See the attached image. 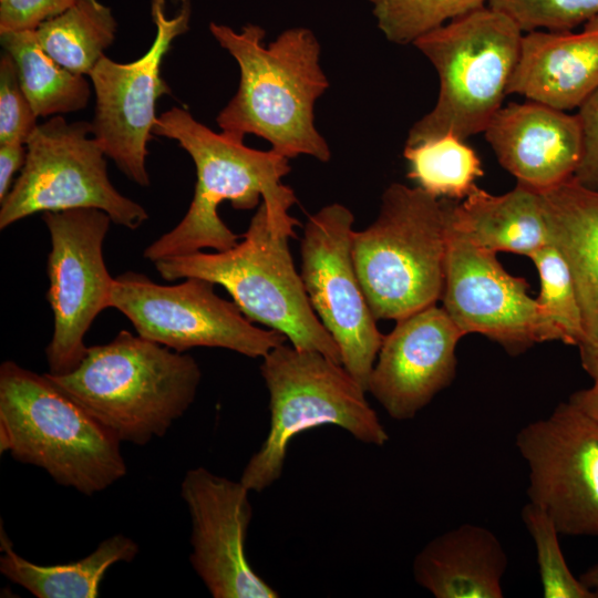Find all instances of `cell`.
I'll return each instance as SVG.
<instances>
[{
    "mask_svg": "<svg viewBox=\"0 0 598 598\" xmlns=\"http://www.w3.org/2000/svg\"><path fill=\"white\" fill-rule=\"evenodd\" d=\"M45 374L121 442L135 445L164 436L190 408L202 380L192 355L126 330L87 347L69 373Z\"/></svg>",
    "mask_w": 598,
    "mask_h": 598,
    "instance_id": "3957f363",
    "label": "cell"
},
{
    "mask_svg": "<svg viewBox=\"0 0 598 598\" xmlns=\"http://www.w3.org/2000/svg\"><path fill=\"white\" fill-rule=\"evenodd\" d=\"M117 23L110 7L99 0H78L61 14L41 23L37 38L55 62L89 76L115 39Z\"/></svg>",
    "mask_w": 598,
    "mask_h": 598,
    "instance_id": "d4e9b609",
    "label": "cell"
},
{
    "mask_svg": "<svg viewBox=\"0 0 598 598\" xmlns=\"http://www.w3.org/2000/svg\"><path fill=\"white\" fill-rule=\"evenodd\" d=\"M522 37L508 17L485 6L416 39L412 44L435 68L440 90L434 107L414 123L405 144L483 133L503 106Z\"/></svg>",
    "mask_w": 598,
    "mask_h": 598,
    "instance_id": "ba28073f",
    "label": "cell"
},
{
    "mask_svg": "<svg viewBox=\"0 0 598 598\" xmlns=\"http://www.w3.org/2000/svg\"><path fill=\"white\" fill-rule=\"evenodd\" d=\"M447 224L482 248L529 256L550 244L539 193L517 184L503 195L477 185L461 203L446 199Z\"/></svg>",
    "mask_w": 598,
    "mask_h": 598,
    "instance_id": "44dd1931",
    "label": "cell"
},
{
    "mask_svg": "<svg viewBox=\"0 0 598 598\" xmlns=\"http://www.w3.org/2000/svg\"><path fill=\"white\" fill-rule=\"evenodd\" d=\"M209 31L240 69L238 90L216 117L221 133L241 141L255 134L287 158L309 155L328 162L330 148L315 126L313 111L329 82L313 32L287 29L265 47L266 31L257 24L237 32L210 22Z\"/></svg>",
    "mask_w": 598,
    "mask_h": 598,
    "instance_id": "6da1fadb",
    "label": "cell"
},
{
    "mask_svg": "<svg viewBox=\"0 0 598 598\" xmlns=\"http://www.w3.org/2000/svg\"><path fill=\"white\" fill-rule=\"evenodd\" d=\"M42 218L51 240L47 298L54 318L45 355L48 373L60 375L78 367L87 349V330L111 308L114 278L105 266L103 243L112 220L96 208L45 212Z\"/></svg>",
    "mask_w": 598,
    "mask_h": 598,
    "instance_id": "4fadbf2b",
    "label": "cell"
},
{
    "mask_svg": "<svg viewBox=\"0 0 598 598\" xmlns=\"http://www.w3.org/2000/svg\"><path fill=\"white\" fill-rule=\"evenodd\" d=\"M353 223L352 212L338 203L310 216L300 243V276L313 311L339 347L341 364L367 391L384 334L355 271Z\"/></svg>",
    "mask_w": 598,
    "mask_h": 598,
    "instance_id": "8fae6325",
    "label": "cell"
},
{
    "mask_svg": "<svg viewBox=\"0 0 598 598\" xmlns=\"http://www.w3.org/2000/svg\"><path fill=\"white\" fill-rule=\"evenodd\" d=\"M591 386L574 392L569 402L589 415L598 419V377L592 379Z\"/></svg>",
    "mask_w": 598,
    "mask_h": 598,
    "instance_id": "d590c367",
    "label": "cell"
},
{
    "mask_svg": "<svg viewBox=\"0 0 598 598\" xmlns=\"http://www.w3.org/2000/svg\"><path fill=\"white\" fill-rule=\"evenodd\" d=\"M582 369L595 379L598 377V330L577 346Z\"/></svg>",
    "mask_w": 598,
    "mask_h": 598,
    "instance_id": "e575fe53",
    "label": "cell"
},
{
    "mask_svg": "<svg viewBox=\"0 0 598 598\" xmlns=\"http://www.w3.org/2000/svg\"><path fill=\"white\" fill-rule=\"evenodd\" d=\"M78 0H0V32L35 30Z\"/></svg>",
    "mask_w": 598,
    "mask_h": 598,
    "instance_id": "1f68e13d",
    "label": "cell"
},
{
    "mask_svg": "<svg viewBox=\"0 0 598 598\" xmlns=\"http://www.w3.org/2000/svg\"><path fill=\"white\" fill-rule=\"evenodd\" d=\"M388 41L413 43L427 32L486 6V0H367Z\"/></svg>",
    "mask_w": 598,
    "mask_h": 598,
    "instance_id": "4316f807",
    "label": "cell"
},
{
    "mask_svg": "<svg viewBox=\"0 0 598 598\" xmlns=\"http://www.w3.org/2000/svg\"><path fill=\"white\" fill-rule=\"evenodd\" d=\"M153 135L178 142L195 163L197 182L187 213L173 229L146 247V259L154 262L205 248L221 251L235 246L240 236L218 215V206L226 200L235 209L250 210L262 197L270 218L295 234L299 221L289 215V209L297 198L282 183L290 172L289 158L274 150H254L241 140L215 133L187 110L176 106L157 117Z\"/></svg>",
    "mask_w": 598,
    "mask_h": 598,
    "instance_id": "7a4b0ae2",
    "label": "cell"
},
{
    "mask_svg": "<svg viewBox=\"0 0 598 598\" xmlns=\"http://www.w3.org/2000/svg\"><path fill=\"white\" fill-rule=\"evenodd\" d=\"M522 519L532 536L545 598H596L598 591L587 587L570 571L558 540L559 532L550 516L528 502Z\"/></svg>",
    "mask_w": 598,
    "mask_h": 598,
    "instance_id": "f1b7e54d",
    "label": "cell"
},
{
    "mask_svg": "<svg viewBox=\"0 0 598 598\" xmlns=\"http://www.w3.org/2000/svg\"><path fill=\"white\" fill-rule=\"evenodd\" d=\"M463 336L436 305L396 320L383 337L367 392L390 417L413 419L454 380L455 351Z\"/></svg>",
    "mask_w": 598,
    "mask_h": 598,
    "instance_id": "e0dca14e",
    "label": "cell"
},
{
    "mask_svg": "<svg viewBox=\"0 0 598 598\" xmlns=\"http://www.w3.org/2000/svg\"><path fill=\"white\" fill-rule=\"evenodd\" d=\"M447 223V216H446ZM524 278L508 274L496 252L447 224L443 308L462 333H480L517 354L559 340L558 328L528 293Z\"/></svg>",
    "mask_w": 598,
    "mask_h": 598,
    "instance_id": "9a60e30c",
    "label": "cell"
},
{
    "mask_svg": "<svg viewBox=\"0 0 598 598\" xmlns=\"http://www.w3.org/2000/svg\"><path fill=\"white\" fill-rule=\"evenodd\" d=\"M579 579L587 587L598 591V563L588 568L584 574L579 576Z\"/></svg>",
    "mask_w": 598,
    "mask_h": 598,
    "instance_id": "8d00e7d4",
    "label": "cell"
},
{
    "mask_svg": "<svg viewBox=\"0 0 598 598\" xmlns=\"http://www.w3.org/2000/svg\"><path fill=\"white\" fill-rule=\"evenodd\" d=\"M229 249L167 257L153 264L167 281L189 277L220 285L250 320L283 334L299 350L341 363L340 350L313 311L289 249L293 234L278 226L261 202Z\"/></svg>",
    "mask_w": 598,
    "mask_h": 598,
    "instance_id": "5b68a950",
    "label": "cell"
},
{
    "mask_svg": "<svg viewBox=\"0 0 598 598\" xmlns=\"http://www.w3.org/2000/svg\"><path fill=\"white\" fill-rule=\"evenodd\" d=\"M598 89V17L580 32L523 33L507 94L559 111L578 109Z\"/></svg>",
    "mask_w": 598,
    "mask_h": 598,
    "instance_id": "d6986e66",
    "label": "cell"
},
{
    "mask_svg": "<svg viewBox=\"0 0 598 598\" xmlns=\"http://www.w3.org/2000/svg\"><path fill=\"white\" fill-rule=\"evenodd\" d=\"M215 283L189 277L158 285L126 271L113 280L111 308L122 312L141 337L185 352L196 347L223 348L262 358L287 338L254 326L234 301L219 297Z\"/></svg>",
    "mask_w": 598,
    "mask_h": 598,
    "instance_id": "30bf717a",
    "label": "cell"
},
{
    "mask_svg": "<svg viewBox=\"0 0 598 598\" xmlns=\"http://www.w3.org/2000/svg\"><path fill=\"white\" fill-rule=\"evenodd\" d=\"M538 193L550 243L574 278L586 338L598 330V192L570 177Z\"/></svg>",
    "mask_w": 598,
    "mask_h": 598,
    "instance_id": "7402d4cb",
    "label": "cell"
},
{
    "mask_svg": "<svg viewBox=\"0 0 598 598\" xmlns=\"http://www.w3.org/2000/svg\"><path fill=\"white\" fill-rule=\"evenodd\" d=\"M261 359L270 422L239 478L250 492L260 493L281 477L290 442L310 429L332 425L364 444L388 443L389 434L367 401V391L341 363L287 343Z\"/></svg>",
    "mask_w": 598,
    "mask_h": 598,
    "instance_id": "8992f818",
    "label": "cell"
},
{
    "mask_svg": "<svg viewBox=\"0 0 598 598\" xmlns=\"http://www.w3.org/2000/svg\"><path fill=\"white\" fill-rule=\"evenodd\" d=\"M515 444L528 467L529 502L559 534L598 536V419L567 401L523 426Z\"/></svg>",
    "mask_w": 598,
    "mask_h": 598,
    "instance_id": "5bb4252c",
    "label": "cell"
},
{
    "mask_svg": "<svg viewBox=\"0 0 598 598\" xmlns=\"http://www.w3.org/2000/svg\"><path fill=\"white\" fill-rule=\"evenodd\" d=\"M506 553L488 528L465 523L444 532L415 555V582L435 598H502Z\"/></svg>",
    "mask_w": 598,
    "mask_h": 598,
    "instance_id": "ffe728a7",
    "label": "cell"
},
{
    "mask_svg": "<svg viewBox=\"0 0 598 598\" xmlns=\"http://www.w3.org/2000/svg\"><path fill=\"white\" fill-rule=\"evenodd\" d=\"M0 571L11 582L38 598H95L107 569L120 561L130 563L138 554V544L115 534L99 544L90 555L58 565H38L14 551L1 528Z\"/></svg>",
    "mask_w": 598,
    "mask_h": 598,
    "instance_id": "603a6c76",
    "label": "cell"
},
{
    "mask_svg": "<svg viewBox=\"0 0 598 598\" xmlns=\"http://www.w3.org/2000/svg\"><path fill=\"white\" fill-rule=\"evenodd\" d=\"M37 118L21 86L17 64L4 51L0 59V144H27L38 126Z\"/></svg>",
    "mask_w": 598,
    "mask_h": 598,
    "instance_id": "4dcf8cb0",
    "label": "cell"
},
{
    "mask_svg": "<svg viewBox=\"0 0 598 598\" xmlns=\"http://www.w3.org/2000/svg\"><path fill=\"white\" fill-rule=\"evenodd\" d=\"M121 441L44 374L0 365V450L86 496L127 473Z\"/></svg>",
    "mask_w": 598,
    "mask_h": 598,
    "instance_id": "277c9868",
    "label": "cell"
},
{
    "mask_svg": "<svg viewBox=\"0 0 598 598\" xmlns=\"http://www.w3.org/2000/svg\"><path fill=\"white\" fill-rule=\"evenodd\" d=\"M91 134V123H68L61 115L38 124L20 175L1 202V229L37 213L73 208L103 210L132 230L147 220L145 208L112 185L107 156Z\"/></svg>",
    "mask_w": 598,
    "mask_h": 598,
    "instance_id": "9c48e42d",
    "label": "cell"
},
{
    "mask_svg": "<svg viewBox=\"0 0 598 598\" xmlns=\"http://www.w3.org/2000/svg\"><path fill=\"white\" fill-rule=\"evenodd\" d=\"M381 202L377 219L353 231L352 256L374 318L396 321L442 297L446 199L393 183Z\"/></svg>",
    "mask_w": 598,
    "mask_h": 598,
    "instance_id": "52a82bcc",
    "label": "cell"
},
{
    "mask_svg": "<svg viewBox=\"0 0 598 598\" xmlns=\"http://www.w3.org/2000/svg\"><path fill=\"white\" fill-rule=\"evenodd\" d=\"M464 141L445 134L405 144L408 177L434 197L464 199L484 174L478 155Z\"/></svg>",
    "mask_w": 598,
    "mask_h": 598,
    "instance_id": "484cf974",
    "label": "cell"
},
{
    "mask_svg": "<svg viewBox=\"0 0 598 598\" xmlns=\"http://www.w3.org/2000/svg\"><path fill=\"white\" fill-rule=\"evenodd\" d=\"M508 17L523 33L571 31L598 17V0H486Z\"/></svg>",
    "mask_w": 598,
    "mask_h": 598,
    "instance_id": "f546056e",
    "label": "cell"
},
{
    "mask_svg": "<svg viewBox=\"0 0 598 598\" xmlns=\"http://www.w3.org/2000/svg\"><path fill=\"white\" fill-rule=\"evenodd\" d=\"M250 491L198 466L188 470L181 496L190 518L189 563L214 598H277L280 594L248 561Z\"/></svg>",
    "mask_w": 598,
    "mask_h": 598,
    "instance_id": "2e32d148",
    "label": "cell"
},
{
    "mask_svg": "<svg viewBox=\"0 0 598 598\" xmlns=\"http://www.w3.org/2000/svg\"><path fill=\"white\" fill-rule=\"evenodd\" d=\"M165 8V0L151 1L156 34L145 54L130 63L104 55L89 75L95 94L92 135L124 175L141 186L150 185L146 157L158 117L156 101L171 93L161 65L173 41L188 31L192 16L190 0H179L172 18Z\"/></svg>",
    "mask_w": 598,
    "mask_h": 598,
    "instance_id": "7c38bea8",
    "label": "cell"
},
{
    "mask_svg": "<svg viewBox=\"0 0 598 598\" xmlns=\"http://www.w3.org/2000/svg\"><path fill=\"white\" fill-rule=\"evenodd\" d=\"M483 133L501 166L536 192L573 177L580 161L577 115L542 103L502 106Z\"/></svg>",
    "mask_w": 598,
    "mask_h": 598,
    "instance_id": "ac0fdd59",
    "label": "cell"
},
{
    "mask_svg": "<svg viewBox=\"0 0 598 598\" xmlns=\"http://www.w3.org/2000/svg\"><path fill=\"white\" fill-rule=\"evenodd\" d=\"M581 131V155L574 178L598 192V89L577 109Z\"/></svg>",
    "mask_w": 598,
    "mask_h": 598,
    "instance_id": "d6a6232c",
    "label": "cell"
},
{
    "mask_svg": "<svg viewBox=\"0 0 598 598\" xmlns=\"http://www.w3.org/2000/svg\"><path fill=\"white\" fill-rule=\"evenodd\" d=\"M528 257L533 260L540 280L537 302L560 331L561 341L577 347L585 337V329L574 278L567 261L551 243Z\"/></svg>",
    "mask_w": 598,
    "mask_h": 598,
    "instance_id": "83f0119b",
    "label": "cell"
},
{
    "mask_svg": "<svg viewBox=\"0 0 598 598\" xmlns=\"http://www.w3.org/2000/svg\"><path fill=\"white\" fill-rule=\"evenodd\" d=\"M0 40L17 64L21 86L38 117L87 105L91 90L85 75L70 72L45 53L35 30L0 32Z\"/></svg>",
    "mask_w": 598,
    "mask_h": 598,
    "instance_id": "cb8c5ba5",
    "label": "cell"
},
{
    "mask_svg": "<svg viewBox=\"0 0 598 598\" xmlns=\"http://www.w3.org/2000/svg\"><path fill=\"white\" fill-rule=\"evenodd\" d=\"M27 152V144H0V202L10 192L13 175L23 167Z\"/></svg>",
    "mask_w": 598,
    "mask_h": 598,
    "instance_id": "836d02e7",
    "label": "cell"
}]
</instances>
